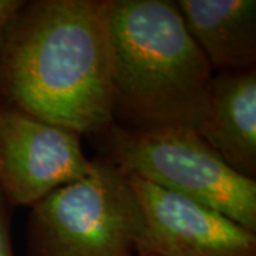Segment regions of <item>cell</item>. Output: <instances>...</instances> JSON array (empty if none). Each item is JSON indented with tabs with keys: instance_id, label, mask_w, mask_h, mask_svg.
Returning a JSON list of instances; mask_svg holds the SVG:
<instances>
[{
	"instance_id": "obj_1",
	"label": "cell",
	"mask_w": 256,
	"mask_h": 256,
	"mask_svg": "<svg viewBox=\"0 0 256 256\" xmlns=\"http://www.w3.org/2000/svg\"><path fill=\"white\" fill-rule=\"evenodd\" d=\"M110 0L24 2L0 38V106L94 138L114 124Z\"/></svg>"
},
{
	"instance_id": "obj_2",
	"label": "cell",
	"mask_w": 256,
	"mask_h": 256,
	"mask_svg": "<svg viewBox=\"0 0 256 256\" xmlns=\"http://www.w3.org/2000/svg\"><path fill=\"white\" fill-rule=\"evenodd\" d=\"M108 42L114 124L200 130L214 72L175 2L110 0Z\"/></svg>"
},
{
	"instance_id": "obj_3",
	"label": "cell",
	"mask_w": 256,
	"mask_h": 256,
	"mask_svg": "<svg viewBox=\"0 0 256 256\" xmlns=\"http://www.w3.org/2000/svg\"><path fill=\"white\" fill-rule=\"evenodd\" d=\"M92 141L124 175L208 205L256 234V180L230 170L198 131L112 124Z\"/></svg>"
},
{
	"instance_id": "obj_4",
	"label": "cell",
	"mask_w": 256,
	"mask_h": 256,
	"mask_svg": "<svg viewBox=\"0 0 256 256\" xmlns=\"http://www.w3.org/2000/svg\"><path fill=\"white\" fill-rule=\"evenodd\" d=\"M28 256H132L137 201L126 175L104 158L90 174L30 206Z\"/></svg>"
},
{
	"instance_id": "obj_5",
	"label": "cell",
	"mask_w": 256,
	"mask_h": 256,
	"mask_svg": "<svg viewBox=\"0 0 256 256\" xmlns=\"http://www.w3.org/2000/svg\"><path fill=\"white\" fill-rule=\"evenodd\" d=\"M137 201L134 255L256 256V234L224 214L136 175H126Z\"/></svg>"
},
{
	"instance_id": "obj_6",
	"label": "cell",
	"mask_w": 256,
	"mask_h": 256,
	"mask_svg": "<svg viewBox=\"0 0 256 256\" xmlns=\"http://www.w3.org/2000/svg\"><path fill=\"white\" fill-rule=\"evenodd\" d=\"M82 136L0 106V195L9 206H33L90 174Z\"/></svg>"
},
{
	"instance_id": "obj_7",
	"label": "cell",
	"mask_w": 256,
	"mask_h": 256,
	"mask_svg": "<svg viewBox=\"0 0 256 256\" xmlns=\"http://www.w3.org/2000/svg\"><path fill=\"white\" fill-rule=\"evenodd\" d=\"M198 132L230 170L256 180L255 67L214 74Z\"/></svg>"
},
{
	"instance_id": "obj_8",
	"label": "cell",
	"mask_w": 256,
	"mask_h": 256,
	"mask_svg": "<svg viewBox=\"0 0 256 256\" xmlns=\"http://www.w3.org/2000/svg\"><path fill=\"white\" fill-rule=\"evenodd\" d=\"M185 28L212 72H240L256 63L255 0H178Z\"/></svg>"
},
{
	"instance_id": "obj_9",
	"label": "cell",
	"mask_w": 256,
	"mask_h": 256,
	"mask_svg": "<svg viewBox=\"0 0 256 256\" xmlns=\"http://www.w3.org/2000/svg\"><path fill=\"white\" fill-rule=\"evenodd\" d=\"M0 256H14L10 235V212L8 202L0 195Z\"/></svg>"
},
{
	"instance_id": "obj_10",
	"label": "cell",
	"mask_w": 256,
	"mask_h": 256,
	"mask_svg": "<svg viewBox=\"0 0 256 256\" xmlns=\"http://www.w3.org/2000/svg\"><path fill=\"white\" fill-rule=\"evenodd\" d=\"M23 4L24 2L22 0H0V38L12 23V20L16 18V14L23 8Z\"/></svg>"
},
{
	"instance_id": "obj_11",
	"label": "cell",
	"mask_w": 256,
	"mask_h": 256,
	"mask_svg": "<svg viewBox=\"0 0 256 256\" xmlns=\"http://www.w3.org/2000/svg\"><path fill=\"white\" fill-rule=\"evenodd\" d=\"M132 256H138V255H132Z\"/></svg>"
}]
</instances>
